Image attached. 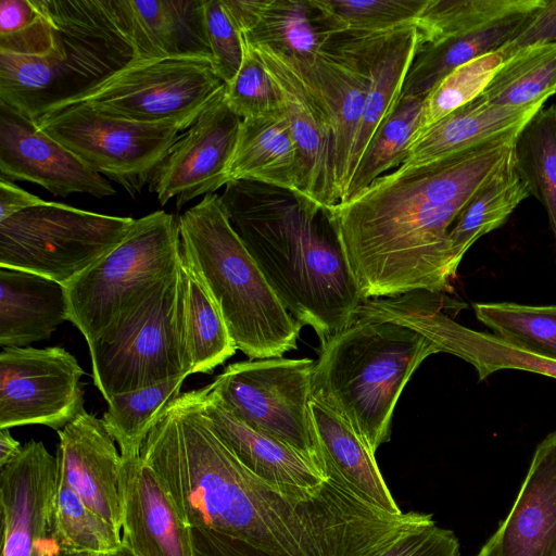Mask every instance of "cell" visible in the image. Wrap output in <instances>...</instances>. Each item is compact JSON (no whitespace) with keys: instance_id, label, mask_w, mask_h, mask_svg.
Segmentation results:
<instances>
[{"instance_id":"obj_1","label":"cell","mask_w":556,"mask_h":556,"mask_svg":"<svg viewBox=\"0 0 556 556\" xmlns=\"http://www.w3.org/2000/svg\"><path fill=\"white\" fill-rule=\"evenodd\" d=\"M517 136L383 174L325 210L365 300L451 290L448 232L473 194L513 162Z\"/></svg>"},{"instance_id":"obj_2","label":"cell","mask_w":556,"mask_h":556,"mask_svg":"<svg viewBox=\"0 0 556 556\" xmlns=\"http://www.w3.org/2000/svg\"><path fill=\"white\" fill-rule=\"evenodd\" d=\"M182 522L271 556H305L321 525L317 496L290 494L249 471L208 425L199 389L163 410L140 451Z\"/></svg>"},{"instance_id":"obj_3","label":"cell","mask_w":556,"mask_h":556,"mask_svg":"<svg viewBox=\"0 0 556 556\" xmlns=\"http://www.w3.org/2000/svg\"><path fill=\"white\" fill-rule=\"evenodd\" d=\"M230 225L293 318L320 343L365 303L325 210L292 191L231 180L220 194Z\"/></svg>"},{"instance_id":"obj_4","label":"cell","mask_w":556,"mask_h":556,"mask_svg":"<svg viewBox=\"0 0 556 556\" xmlns=\"http://www.w3.org/2000/svg\"><path fill=\"white\" fill-rule=\"evenodd\" d=\"M440 353L407 326L355 317L320 344L312 399L344 419L375 454L388 442L396 402L418 366Z\"/></svg>"},{"instance_id":"obj_5","label":"cell","mask_w":556,"mask_h":556,"mask_svg":"<svg viewBox=\"0 0 556 556\" xmlns=\"http://www.w3.org/2000/svg\"><path fill=\"white\" fill-rule=\"evenodd\" d=\"M181 251L217 304L237 350L250 359L298 348L291 316L237 235L220 195L211 193L178 218Z\"/></svg>"},{"instance_id":"obj_6","label":"cell","mask_w":556,"mask_h":556,"mask_svg":"<svg viewBox=\"0 0 556 556\" xmlns=\"http://www.w3.org/2000/svg\"><path fill=\"white\" fill-rule=\"evenodd\" d=\"M56 25L42 56L0 53V102L33 121L88 93L137 60L110 0H46Z\"/></svg>"},{"instance_id":"obj_7","label":"cell","mask_w":556,"mask_h":556,"mask_svg":"<svg viewBox=\"0 0 556 556\" xmlns=\"http://www.w3.org/2000/svg\"><path fill=\"white\" fill-rule=\"evenodd\" d=\"M181 258L174 215L156 211L135 219L113 250L65 287L68 320L91 344L173 276Z\"/></svg>"},{"instance_id":"obj_8","label":"cell","mask_w":556,"mask_h":556,"mask_svg":"<svg viewBox=\"0 0 556 556\" xmlns=\"http://www.w3.org/2000/svg\"><path fill=\"white\" fill-rule=\"evenodd\" d=\"M184 256L176 273L89 344L96 387L112 396L192 374Z\"/></svg>"},{"instance_id":"obj_9","label":"cell","mask_w":556,"mask_h":556,"mask_svg":"<svg viewBox=\"0 0 556 556\" xmlns=\"http://www.w3.org/2000/svg\"><path fill=\"white\" fill-rule=\"evenodd\" d=\"M134 222L43 200L0 222V267L66 287L113 250Z\"/></svg>"},{"instance_id":"obj_10","label":"cell","mask_w":556,"mask_h":556,"mask_svg":"<svg viewBox=\"0 0 556 556\" xmlns=\"http://www.w3.org/2000/svg\"><path fill=\"white\" fill-rule=\"evenodd\" d=\"M314 364L307 357L233 363L208 387L242 421L296 450L325 472L311 413Z\"/></svg>"},{"instance_id":"obj_11","label":"cell","mask_w":556,"mask_h":556,"mask_svg":"<svg viewBox=\"0 0 556 556\" xmlns=\"http://www.w3.org/2000/svg\"><path fill=\"white\" fill-rule=\"evenodd\" d=\"M36 124L92 170L132 195L151 182L182 131L176 125L126 119L87 103L59 109Z\"/></svg>"},{"instance_id":"obj_12","label":"cell","mask_w":556,"mask_h":556,"mask_svg":"<svg viewBox=\"0 0 556 556\" xmlns=\"http://www.w3.org/2000/svg\"><path fill=\"white\" fill-rule=\"evenodd\" d=\"M224 86L210 59H137L68 105L87 103L126 119L186 130Z\"/></svg>"},{"instance_id":"obj_13","label":"cell","mask_w":556,"mask_h":556,"mask_svg":"<svg viewBox=\"0 0 556 556\" xmlns=\"http://www.w3.org/2000/svg\"><path fill=\"white\" fill-rule=\"evenodd\" d=\"M83 375L63 348H3L0 428L45 425L59 431L84 410Z\"/></svg>"},{"instance_id":"obj_14","label":"cell","mask_w":556,"mask_h":556,"mask_svg":"<svg viewBox=\"0 0 556 556\" xmlns=\"http://www.w3.org/2000/svg\"><path fill=\"white\" fill-rule=\"evenodd\" d=\"M440 293L414 291L391 298L367 300L357 315L397 323L420 332L440 352L471 364L479 380L502 369L535 372L556 379V361L520 350L494 333L481 332L456 323L444 308Z\"/></svg>"},{"instance_id":"obj_15","label":"cell","mask_w":556,"mask_h":556,"mask_svg":"<svg viewBox=\"0 0 556 556\" xmlns=\"http://www.w3.org/2000/svg\"><path fill=\"white\" fill-rule=\"evenodd\" d=\"M1 469L2 556H65L58 529L59 464L42 442L28 441Z\"/></svg>"},{"instance_id":"obj_16","label":"cell","mask_w":556,"mask_h":556,"mask_svg":"<svg viewBox=\"0 0 556 556\" xmlns=\"http://www.w3.org/2000/svg\"><path fill=\"white\" fill-rule=\"evenodd\" d=\"M252 48L279 91L301 163L302 194L326 210L339 202L333 176V126L328 105L312 77L292 59L265 47Z\"/></svg>"},{"instance_id":"obj_17","label":"cell","mask_w":556,"mask_h":556,"mask_svg":"<svg viewBox=\"0 0 556 556\" xmlns=\"http://www.w3.org/2000/svg\"><path fill=\"white\" fill-rule=\"evenodd\" d=\"M242 118L227 105L225 86L182 134L156 170L150 190L160 204L173 198L180 207L229 182L228 168Z\"/></svg>"},{"instance_id":"obj_18","label":"cell","mask_w":556,"mask_h":556,"mask_svg":"<svg viewBox=\"0 0 556 556\" xmlns=\"http://www.w3.org/2000/svg\"><path fill=\"white\" fill-rule=\"evenodd\" d=\"M0 173L8 179L37 184L58 197L115 194L113 186L35 121L0 102Z\"/></svg>"},{"instance_id":"obj_19","label":"cell","mask_w":556,"mask_h":556,"mask_svg":"<svg viewBox=\"0 0 556 556\" xmlns=\"http://www.w3.org/2000/svg\"><path fill=\"white\" fill-rule=\"evenodd\" d=\"M325 34L315 65L306 74L321 92L331 114L334 187L341 202L351 179L352 151L368 90L366 35Z\"/></svg>"},{"instance_id":"obj_20","label":"cell","mask_w":556,"mask_h":556,"mask_svg":"<svg viewBox=\"0 0 556 556\" xmlns=\"http://www.w3.org/2000/svg\"><path fill=\"white\" fill-rule=\"evenodd\" d=\"M58 435L60 477L90 509L122 530L123 457L103 420L84 409Z\"/></svg>"},{"instance_id":"obj_21","label":"cell","mask_w":556,"mask_h":556,"mask_svg":"<svg viewBox=\"0 0 556 556\" xmlns=\"http://www.w3.org/2000/svg\"><path fill=\"white\" fill-rule=\"evenodd\" d=\"M203 414L217 437L254 476L283 492L312 496L328 480L312 460L280 440L252 428L211 392L199 389Z\"/></svg>"},{"instance_id":"obj_22","label":"cell","mask_w":556,"mask_h":556,"mask_svg":"<svg viewBox=\"0 0 556 556\" xmlns=\"http://www.w3.org/2000/svg\"><path fill=\"white\" fill-rule=\"evenodd\" d=\"M475 556H556V430L535 447L507 517Z\"/></svg>"},{"instance_id":"obj_23","label":"cell","mask_w":556,"mask_h":556,"mask_svg":"<svg viewBox=\"0 0 556 556\" xmlns=\"http://www.w3.org/2000/svg\"><path fill=\"white\" fill-rule=\"evenodd\" d=\"M122 545L136 556H194L191 529L141 456L124 458Z\"/></svg>"},{"instance_id":"obj_24","label":"cell","mask_w":556,"mask_h":556,"mask_svg":"<svg viewBox=\"0 0 556 556\" xmlns=\"http://www.w3.org/2000/svg\"><path fill=\"white\" fill-rule=\"evenodd\" d=\"M116 23L137 59L194 56L212 60L204 0H110Z\"/></svg>"},{"instance_id":"obj_25","label":"cell","mask_w":556,"mask_h":556,"mask_svg":"<svg viewBox=\"0 0 556 556\" xmlns=\"http://www.w3.org/2000/svg\"><path fill=\"white\" fill-rule=\"evenodd\" d=\"M543 104L490 105L478 96L418 134L402 165H418L515 137Z\"/></svg>"},{"instance_id":"obj_26","label":"cell","mask_w":556,"mask_h":556,"mask_svg":"<svg viewBox=\"0 0 556 556\" xmlns=\"http://www.w3.org/2000/svg\"><path fill=\"white\" fill-rule=\"evenodd\" d=\"M243 40L292 59L304 72L316 62L326 39L307 0H223Z\"/></svg>"},{"instance_id":"obj_27","label":"cell","mask_w":556,"mask_h":556,"mask_svg":"<svg viewBox=\"0 0 556 556\" xmlns=\"http://www.w3.org/2000/svg\"><path fill=\"white\" fill-rule=\"evenodd\" d=\"M421 46L415 25L365 36L368 90L352 151L351 179L372 136L399 103Z\"/></svg>"},{"instance_id":"obj_28","label":"cell","mask_w":556,"mask_h":556,"mask_svg":"<svg viewBox=\"0 0 556 556\" xmlns=\"http://www.w3.org/2000/svg\"><path fill=\"white\" fill-rule=\"evenodd\" d=\"M70 319L66 288L50 278L0 267V345L26 346L48 339Z\"/></svg>"},{"instance_id":"obj_29","label":"cell","mask_w":556,"mask_h":556,"mask_svg":"<svg viewBox=\"0 0 556 556\" xmlns=\"http://www.w3.org/2000/svg\"><path fill=\"white\" fill-rule=\"evenodd\" d=\"M228 179L248 180L302 195V168L285 113L242 119Z\"/></svg>"},{"instance_id":"obj_30","label":"cell","mask_w":556,"mask_h":556,"mask_svg":"<svg viewBox=\"0 0 556 556\" xmlns=\"http://www.w3.org/2000/svg\"><path fill=\"white\" fill-rule=\"evenodd\" d=\"M312 420L323 464L334 468L364 500L392 514L401 515L375 458L353 428L339 415L314 401Z\"/></svg>"},{"instance_id":"obj_31","label":"cell","mask_w":556,"mask_h":556,"mask_svg":"<svg viewBox=\"0 0 556 556\" xmlns=\"http://www.w3.org/2000/svg\"><path fill=\"white\" fill-rule=\"evenodd\" d=\"M534 11L510 16L472 33L422 45L405 78L401 97L425 99L456 67L504 46Z\"/></svg>"},{"instance_id":"obj_32","label":"cell","mask_w":556,"mask_h":556,"mask_svg":"<svg viewBox=\"0 0 556 556\" xmlns=\"http://www.w3.org/2000/svg\"><path fill=\"white\" fill-rule=\"evenodd\" d=\"M529 195V187L513 159L473 194L451 227L448 237L455 258L460 263L479 238L501 227Z\"/></svg>"},{"instance_id":"obj_33","label":"cell","mask_w":556,"mask_h":556,"mask_svg":"<svg viewBox=\"0 0 556 556\" xmlns=\"http://www.w3.org/2000/svg\"><path fill=\"white\" fill-rule=\"evenodd\" d=\"M514 166L544 206L556 239V104L540 109L514 141Z\"/></svg>"},{"instance_id":"obj_34","label":"cell","mask_w":556,"mask_h":556,"mask_svg":"<svg viewBox=\"0 0 556 556\" xmlns=\"http://www.w3.org/2000/svg\"><path fill=\"white\" fill-rule=\"evenodd\" d=\"M556 93V42L527 47L496 72L480 97L490 105L525 106Z\"/></svg>"},{"instance_id":"obj_35","label":"cell","mask_w":556,"mask_h":556,"mask_svg":"<svg viewBox=\"0 0 556 556\" xmlns=\"http://www.w3.org/2000/svg\"><path fill=\"white\" fill-rule=\"evenodd\" d=\"M319 31L368 35L416 22L428 0H307Z\"/></svg>"},{"instance_id":"obj_36","label":"cell","mask_w":556,"mask_h":556,"mask_svg":"<svg viewBox=\"0 0 556 556\" xmlns=\"http://www.w3.org/2000/svg\"><path fill=\"white\" fill-rule=\"evenodd\" d=\"M186 377L116 394L108 401L102 420L124 458L137 457L163 410L180 394Z\"/></svg>"},{"instance_id":"obj_37","label":"cell","mask_w":556,"mask_h":556,"mask_svg":"<svg viewBox=\"0 0 556 556\" xmlns=\"http://www.w3.org/2000/svg\"><path fill=\"white\" fill-rule=\"evenodd\" d=\"M184 265L186 330L192 374L211 372L231 357L237 348L217 304L185 257Z\"/></svg>"},{"instance_id":"obj_38","label":"cell","mask_w":556,"mask_h":556,"mask_svg":"<svg viewBox=\"0 0 556 556\" xmlns=\"http://www.w3.org/2000/svg\"><path fill=\"white\" fill-rule=\"evenodd\" d=\"M544 3L545 0H428L415 26L426 45L485 28Z\"/></svg>"},{"instance_id":"obj_39","label":"cell","mask_w":556,"mask_h":556,"mask_svg":"<svg viewBox=\"0 0 556 556\" xmlns=\"http://www.w3.org/2000/svg\"><path fill=\"white\" fill-rule=\"evenodd\" d=\"M422 111V98L401 97L372 136L342 201L361 192L388 169L402 165L407 148L418 130Z\"/></svg>"},{"instance_id":"obj_40","label":"cell","mask_w":556,"mask_h":556,"mask_svg":"<svg viewBox=\"0 0 556 556\" xmlns=\"http://www.w3.org/2000/svg\"><path fill=\"white\" fill-rule=\"evenodd\" d=\"M472 307L476 317L495 336L520 350L556 361V305L486 302Z\"/></svg>"},{"instance_id":"obj_41","label":"cell","mask_w":556,"mask_h":556,"mask_svg":"<svg viewBox=\"0 0 556 556\" xmlns=\"http://www.w3.org/2000/svg\"><path fill=\"white\" fill-rule=\"evenodd\" d=\"M509 58L501 47L462 64L441 79L424 99V111L414 138L480 96Z\"/></svg>"},{"instance_id":"obj_42","label":"cell","mask_w":556,"mask_h":556,"mask_svg":"<svg viewBox=\"0 0 556 556\" xmlns=\"http://www.w3.org/2000/svg\"><path fill=\"white\" fill-rule=\"evenodd\" d=\"M55 30L46 0L0 1V53L46 55L54 45Z\"/></svg>"},{"instance_id":"obj_43","label":"cell","mask_w":556,"mask_h":556,"mask_svg":"<svg viewBox=\"0 0 556 556\" xmlns=\"http://www.w3.org/2000/svg\"><path fill=\"white\" fill-rule=\"evenodd\" d=\"M56 521L60 536L70 552L109 554L122 546L121 529L90 509L61 477Z\"/></svg>"},{"instance_id":"obj_44","label":"cell","mask_w":556,"mask_h":556,"mask_svg":"<svg viewBox=\"0 0 556 556\" xmlns=\"http://www.w3.org/2000/svg\"><path fill=\"white\" fill-rule=\"evenodd\" d=\"M243 51L240 68L233 78L225 84L228 108L242 119L282 113L279 91L261 58L244 40Z\"/></svg>"},{"instance_id":"obj_45","label":"cell","mask_w":556,"mask_h":556,"mask_svg":"<svg viewBox=\"0 0 556 556\" xmlns=\"http://www.w3.org/2000/svg\"><path fill=\"white\" fill-rule=\"evenodd\" d=\"M203 16L213 66L219 78L227 84L242 63V36L223 0H204Z\"/></svg>"},{"instance_id":"obj_46","label":"cell","mask_w":556,"mask_h":556,"mask_svg":"<svg viewBox=\"0 0 556 556\" xmlns=\"http://www.w3.org/2000/svg\"><path fill=\"white\" fill-rule=\"evenodd\" d=\"M459 541L452 530L435 522L404 533L379 556H459Z\"/></svg>"},{"instance_id":"obj_47","label":"cell","mask_w":556,"mask_h":556,"mask_svg":"<svg viewBox=\"0 0 556 556\" xmlns=\"http://www.w3.org/2000/svg\"><path fill=\"white\" fill-rule=\"evenodd\" d=\"M556 42V0H545L528 22L504 45L513 56L516 52L534 45Z\"/></svg>"},{"instance_id":"obj_48","label":"cell","mask_w":556,"mask_h":556,"mask_svg":"<svg viewBox=\"0 0 556 556\" xmlns=\"http://www.w3.org/2000/svg\"><path fill=\"white\" fill-rule=\"evenodd\" d=\"M194 556H271L244 541L214 532L191 529Z\"/></svg>"},{"instance_id":"obj_49","label":"cell","mask_w":556,"mask_h":556,"mask_svg":"<svg viewBox=\"0 0 556 556\" xmlns=\"http://www.w3.org/2000/svg\"><path fill=\"white\" fill-rule=\"evenodd\" d=\"M43 200L31 194L4 177L0 179V222Z\"/></svg>"},{"instance_id":"obj_50","label":"cell","mask_w":556,"mask_h":556,"mask_svg":"<svg viewBox=\"0 0 556 556\" xmlns=\"http://www.w3.org/2000/svg\"><path fill=\"white\" fill-rule=\"evenodd\" d=\"M22 447L11 435L9 428H0V468L16 457Z\"/></svg>"},{"instance_id":"obj_51","label":"cell","mask_w":556,"mask_h":556,"mask_svg":"<svg viewBox=\"0 0 556 556\" xmlns=\"http://www.w3.org/2000/svg\"><path fill=\"white\" fill-rule=\"evenodd\" d=\"M105 556H136L129 548L122 545L115 552L105 554Z\"/></svg>"},{"instance_id":"obj_52","label":"cell","mask_w":556,"mask_h":556,"mask_svg":"<svg viewBox=\"0 0 556 556\" xmlns=\"http://www.w3.org/2000/svg\"><path fill=\"white\" fill-rule=\"evenodd\" d=\"M65 556H105V554H96V553H88V552H73L68 553Z\"/></svg>"}]
</instances>
